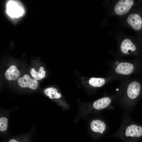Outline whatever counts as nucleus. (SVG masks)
<instances>
[{
    "label": "nucleus",
    "instance_id": "7",
    "mask_svg": "<svg viewBox=\"0 0 142 142\" xmlns=\"http://www.w3.org/2000/svg\"><path fill=\"white\" fill-rule=\"evenodd\" d=\"M6 11L8 15L12 18H19L23 15L25 12L22 4L16 0L7 1L6 5Z\"/></svg>",
    "mask_w": 142,
    "mask_h": 142
},
{
    "label": "nucleus",
    "instance_id": "11",
    "mask_svg": "<svg viewBox=\"0 0 142 142\" xmlns=\"http://www.w3.org/2000/svg\"><path fill=\"white\" fill-rule=\"evenodd\" d=\"M20 72L14 65L11 66L5 73L6 78L9 80H17L19 77Z\"/></svg>",
    "mask_w": 142,
    "mask_h": 142
},
{
    "label": "nucleus",
    "instance_id": "14",
    "mask_svg": "<svg viewBox=\"0 0 142 142\" xmlns=\"http://www.w3.org/2000/svg\"><path fill=\"white\" fill-rule=\"evenodd\" d=\"M8 120L5 117H2L0 119V130L3 131L7 129L8 127Z\"/></svg>",
    "mask_w": 142,
    "mask_h": 142
},
{
    "label": "nucleus",
    "instance_id": "10",
    "mask_svg": "<svg viewBox=\"0 0 142 142\" xmlns=\"http://www.w3.org/2000/svg\"><path fill=\"white\" fill-rule=\"evenodd\" d=\"M91 128L95 132L103 133L105 130L106 126L103 121L99 120H94L90 124Z\"/></svg>",
    "mask_w": 142,
    "mask_h": 142
},
{
    "label": "nucleus",
    "instance_id": "4",
    "mask_svg": "<svg viewBox=\"0 0 142 142\" xmlns=\"http://www.w3.org/2000/svg\"><path fill=\"white\" fill-rule=\"evenodd\" d=\"M120 88L121 101L125 104L130 105L139 98L142 90V84L136 79H123Z\"/></svg>",
    "mask_w": 142,
    "mask_h": 142
},
{
    "label": "nucleus",
    "instance_id": "1",
    "mask_svg": "<svg viewBox=\"0 0 142 142\" xmlns=\"http://www.w3.org/2000/svg\"><path fill=\"white\" fill-rule=\"evenodd\" d=\"M114 35L118 45L116 57L132 56L137 58L142 54V34L130 36L119 32Z\"/></svg>",
    "mask_w": 142,
    "mask_h": 142
},
{
    "label": "nucleus",
    "instance_id": "3",
    "mask_svg": "<svg viewBox=\"0 0 142 142\" xmlns=\"http://www.w3.org/2000/svg\"><path fill=\"white\" fill-rule=\"evenodd\" d=\"M142 3V0H109L104 6L110 15L122 20Z\"/></svg>",
    "mask_w": 142,
    "mask_h": 142
},
{
    "label": "nucleus",
    "instance_id": "15",
    "mask_svg": "<svg viewBox=\"0 0 142 142\" xmlns=\"http://www.w3.org/2000/svg\"><path fill=\"white\" fill-rule=\"evenodd\" d=\"M9 142H19L14 139H12Z\"/></svg>",
    "mask_w": 142,
    "mask_h": 142
},
{
    "label": "nucleus",
    "instance_id": "8",
    "mask_svg": "<svg viewBox=\"0 0 142 142\" xmlns=\"http://www.w3.org/2000/svg\"><path fill=\"white\" fill-rule=\"evenodd\" d=\"M18 82L19 85L23 88L28 87L32 89H35L38 86V83L35 79H31L27 74L24 75L18 80Z\"/></svg>",
    "mask_w": 142,
    "mask_h": 142
},
{
    "label": "nucleus",
    "instance_id": "6",
    "mask_svg": "<svg viewBox=\"0 0 142 142\" xmlns=\"http://www.w3.org/2000/svg\"><path fill=\"white\" fill-rule=\"evenodd\" d=\"M125 124L120 130L121 135L123 138L132 140L142 136V126L130 123Z\"/></svg>",
    "mask_w": 142,
    "mask_h": 142
},
{
    "label": "nucleus",
    "instance_id": "13",
    "mask_svg": "<svg viewBox=\"0 0 142 142\" xmlns=\"http://www.w3.org/2000/svg\"><path fill=\"white\" fill-rule=\"evenodd\" d=\"M43 67H40L38 72H37L33 68H31L30 73L33 78L36 80H41L45 77V71Z\"/></svg>",
    "mask_w": 142,
    "mask_h": 142
},
{
    "label": "nucleus",
    "instance_id": "12",
    "mask_svg": "<svg viewBox=\"0 0 142 142\" xmlns=\"http://www.w3.org/2000/svg\"><path fill=\"white\" fill-rule=\"evenodd\" d=\"M44 92L45 94L51 99L59 98L61 97V94L58 93L57 89L54 88H47L44 90Z\"/></svg>",
    "mask_w": 142,
    "mask_h": 142
},
{
    "label": "nucleus",
    "instance_id": "2",
    "mask_svg": "<svg viewBox=\"0 0 142 142\" xmlns=\"http://www.w3.org/2000/svg\"><path fill=\"white\" fill-rule=\"evenodd\" d=\"M140 61L138 58L128 60L116 57L110 62L109 76H113L123 79H127L137 71Z\"/></svg>",
    "mask_w": 142,
    "mask_h": 142
},
{
    "label": "nucleus",
    "instance_id": "5",
    "mask_svg": "<svg viewBox=\"0 0 142 142\" xmlns=\"http://www.w3.org/2000/svg\"><path fill=\"white\" fill-rule=\"evenodd\" d=\"M121 25L142 34V3L137 8L122 20Z\"/></svg>",
    "mask_w": 142,
    "mask_h": 142
},
{
    "label": "nucleus",
    "instance_id": "9",
    "mask_svg": "<svg viewBox=\"0 0 142 142\" xmlns=\"http://www.w3.org/2000/svg\"><path fill=\"white\" fill-rule=\"evenodd\" d=\"M113 98L111 97H106L99 99L93 104V106L95 109L100 110L109 106L112 102Z\"/></svg>",
    "mask_w": 142,
    "mask_h": 142
}]
</instances>
